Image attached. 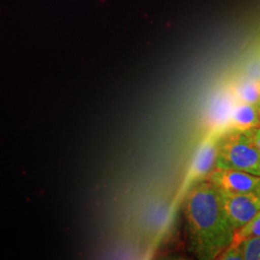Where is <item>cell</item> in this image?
<instances>
[{
    "label": "cell",
    "instance_id": "1",
    "mask_svg": "<svg viewBox=\"0 0 260 260\" xmlns=\"http://www.w3.org/2000/svg\"><path fill=\"white\" fill-rule=\"evenodd\" d=\"M189 250L199 259H218L234 240L235 232L223 212L217 187L209 180L194 186L184 203Z\"/></svg>",
    "mask_w": 260,
    "mask_h": 260
},
{
    "label": "cell",
    "instance_id": "10",
    "mask_svg": "<svg viewBox=\"0 0 260 260\" xmlns=\"http://www.w3.org/2000/svg\"><path fill=\"white\" fill-rule=\"evenodd\" d=\"M218 259H243L241 250L236 243H232L224 251L220 254Z\"/></svg>",
    "mask_w": 260,
    "mask_h": 260
},
{
    "label": "cell",
    "instance_id": "6",
    "mask_svg": "<svg viewBox=\"0 0 260 260\" xmlns=\"http://www.w3.org/2000/svg\"><path fill=\"white\" fill-rule=\"evenodd\" d=\"M257 126H260L259 112L257 105L236 101L228 122L226 131H248Z\"/></svg>",
    "mask_w": 260,
    "mask_h": 260
},
{
    "label": "cell",
    "instance_id": "12",
    "mask_svg": "<svg viewBox=\"0 0 260 260\" xmlns=\"http://www.w3.org/2000/svg\"><path fill=\"white\" fill-rule=\"evenodd\" d=\"M257 107H258V112H259V119H260V103H258V105H257Z\"/></svg>",
    "mask_w": 260,
    "mask_h": 260
},
{
    "label": "cell",
    "instance_id": "2",
    "mask_svg": "<svg viewBox=\"0 0 260 260\" xmlns=\"http://www.w3.org/2000/svg\"><path fill=\"white\" fill-rule=\"evenodd\" d=\"M215 168L260 176V150L247 131L228 130L219 143Z\"/></svg>",
    "mask_w": 260,
    "mask_h": 260
},
{
    "label": "cell",
    "instance_id": "3",
    "mask_svg": "<svg viewBox=\"0 0 260 260\" xmlns=\"http://www.w3.org/2000/svg\"><path fill=\"white\" fill-rule=\"evenodd\" d=\"M218 191L224 215L235 233L260 210V190L249 193H230L219 189Z\"/></svg>",
    "mask_w": 260,
    "mask_h": 260
},
{
    "label": "cell",
    "instance_id": "5",
    "mask_svg": "<svg viewBox=\"0 0 260 260\" xmlns=\"http://www.w3.org/2000/svg\"><path fill=\"white\" fill-rule=\"evenodd\" d=\"M224 131L216 129L212 135H210L201 149L197 152L194 164L192 168L193 177H204L208 176L210 172L216 166L217 155L220 139L223 136Z\"/></svg>",
    "mask_w": 260,
    "mask_h": 260
},
{
    "label": "cell",
    "instance_id": "7",
    "mask_svg": "<svg viewBox=\"0 0 260 260\" xmlns=\"http://www.w3.org/2000/svg\"><path fill=\"white\" fill-rule=\"evenodd\" d=\"M231 92L237 102L258 105L260 103V79L243 77L233 84Z\"/></svg>",
    "mask_w": 260,
    "mask_h": 260
},
{
    "label": "cell",
    "instance_id": "8",
    "mask_svg": "<svg viewBox=\"0 0 260 260\" xmlns=\"http://www.w3.org/2000/svg\"><path fill=\"white\" fill-rule=\"evenodd\" d=\"M233 243L238 244L241 250L243 259L260 260V235L245 238L241 241Z\"/></svg>",
    "mask_w": 260,
    "mask_h": 260
},
{
    "label": "cell",
    "instance_id": "9",
    "mask_svg": "<svg viewBox=\"0 0 260 260\" xmlns=\"http://www.w3.org/2000/svg\"><path fill=\"white\" fill-rule=\"evenodd\" d=\"M260 235V210L251 219L249 223H246L234 235L233 242H239L249 237Z\"/></svg>",
    "mask_w": 260,
    "mask_h": 260
},
{
    "label": "cell",
    "instance_id": "4",
    "mask_svg": "<svg viewBox=\"0 0 260 260\" xmlns=\"http://www.w3.org/2000/svg\"><path fill=\"white\" fill-rule=\"evenodd\" d=\"M208 180L219 190L230 193H249L260 190V176L243 171L214 168Z\"/></svg>",
    "mask_w": 260,
    "mask_h": 260
},
{
    "label": "cell",
    "instance_id": "11",
    "mask_svg": "<svg viewBox=\"0 0 260 260\" xmlns=\"http://www.w3.org/2000/svg\"><path fill=\"white\" fill-rule=\"evenodd\" d=\"M247 133L250 135L251 140L253 141V143L256 145V147L260 150V126L248 130Z\"/></svg>",
    "mask_w": 260,
    "mask_h": 260
}]
</instances>
